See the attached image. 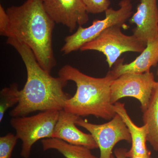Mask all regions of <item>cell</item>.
<instances>
[{
  "instance_id": "6da1fadb",
  "label": "cell",
  "mask_w": 158,
  "mask_h": 158,
  "mask_svg": "<svg viewBox=\"0 0 158 158\" xmlns=\"http://www.w3.org/2000/svg\"><path fill=\"white\" fill-rule=\"evenodd\" d=\"M6 43L19 54L27 73L25 85L20 90L19 102L11 110L10 116H27L37 111L63 110L65 102L71 97L63 90L68 81L59 76L52 77L44 70L24 44L12 38H8Z\"/></svg>"
},
{
  "instance_id": "7a4b0ae2",
  "label": "cell",
  "mask_w": 158,
  "mask_h": 158,
  "mask_svg": "<svg viewBox=\"0 0 158 158\" xmlns=\"http://www.w3.org/2000/svg\"><path fill=\"white\" fill-rule=\"evenodd\" d=\"M6 11L9 23L6 37L27 46L40 66L51 73L56 65L52 47L56 23L46 11L42 0H26Z\"/></svg>"
},
{
  "instance_id": "3957f363",
  "label": "cell",
  "mask_w": 158,
  "mask_h": 158,
  "mask_svg": "<svg viewBox=\"0 0 158 158\" xmlns=\"http://www.w3.org/2000/svg\"><path fill=\"white\" fill-rule=\"evenodd\" d=\"M59 76L74 82L77 88L63 110L79 116L92 115L106 120L116 115L111 102V86L116 79L109 72L104 77H94L66 65L59 70Z\"/></svg>"
},
{
  "instance_id": "277c9868",
  "label": "cell",
  "mask_w": 158,
  "mask_h": 158,
  "mask_svg": "<svg viewBox=\"0 0 158 158\" xmlns=\"http://www.w3.org/2000/svg\"><path fill=\"white\" fill-rule=\"evenodd\" d=\"M59 111H42L31 116L13 117L10 120L16 136L22 142L21 156L29 158L35 142L41 139L52 138Z\"/></svg>"
},
{
  "instance_id": "5b68a950",
  "label": "cell",
  "mask_w": 158,
  "mask_h": 158,
  "mask_svg": "<svg viewBox=\"0 0 158 158\" xmlns=\"http://www.w3.org/2000/svg\"><path fill=\"white\" fill-rule=\"evenodd\" d=\"M118 5L119 9L117 10L112 8L107 9L105 11L104 19L94 20L92 24L88 27L79 26L74 33L65 37V44L61 48V52L64 55H68L79 50L110 27L117 25L124 26L127 21L132 15V4L131 0H121Z\"/></svg>"
},
{
  "instance_id": "8992f818",
  "label": "cell",
  "mask_w": 158,
  "mask_h": 158,
  "mask_svg": "<svg viewBox=\"0 0 158 158\" xmlns=\"http://www.w3.org/2000/svg\"><path fill=\"white\" fill-rule=\"evenodd\" d=\"M123 26L117 25L105 30L95 39L86 44L81 51H98L106 56L109 67L111 68L122 54L127 52L141 53L147 44L134 35L123 33Z\"/></svg>"
},
{
  "instance_id": "52a82bcc",
  "label": "cell",
  "mask_w": 158,
  "mask_h": 158,
  "mask_svg": "<svg viewBox=\"0 0 158 158\" xmlns=\"http://www.w3.org/2000/svg\"><path fill=\"white\" fill-rule=\"evenodd\" d=\"M153 73H127L113 81L111 86V102L114 105L126 97L135 98L141 104L144 112L148 106L153 90L156 85Z\"/></svg>"
},
{
  "instance_id": "ba28073f",
  "label": "cell",
  "mask_w": 158,
  "mask_h": 158,
  "mask_svg": "<svg viewBox=\"0 0 158 158\" xmlns=\"http://www.w3.org/2000/svg\"><path fill=\"white\" fill-rule=\"evenodd\" d=\"M76 124L87 130L93 136L100 151L99 158H112L113 148L120 141L131 142L128 129L117 113L110 121L104 124H93L79 117Z\"/></svg>"
},
{
  "instance_id": "9c48e42d",
  "label": "cell",
  "mask_w": 158,
  "mask_h": 158,
  "mask_svg": "<svg viewBox=\"0 0 158 158\" xmlns=\"http://www.w3.org/2000/svg\"><path fill=\"white\" fill-rule=\"evenodd\" d=\"M46 11L56 23L65 26L72 33L78 25L88 23L89 16L81 0H42Z\"/></svg>"
},
{
  "instance_id": "30bf717a",
  "label": "cell",
  "mask_w": 158,
  "mask_h": 158,
  "mask_svg": "<svg viewBox=\"0 0 158 158\" xmlns=\"http://www.w3.org/2000/svg\"><path fill=\"white\" fill-rule=\"evenodd\" d=\"M157 0H141L137 11L130 20L136 27L133 29V35L147 44L158 35Z\"/></svg>"
},
{
  "instance_id": "8fae6325",
  "label": "cell",
  "mask_w": 158,
  "mask_h": 158,
  "mask_svg": "<svg viewBox=\"0 0 158 158\" xmlns=\"http://www.w3.org/2000/svg\"><path fill=\"white\" fill-rule=\"evenodd\" d=\"M79 117L64 110L59 111L52 138L62 140L73 145L84 146L90 150L98 148L91 134L84 133L77 128L76 122Z\"/></svg>"
},
{
  "instance_id": "7c38bea8",
  "label": "cell",
  "mask_w": 158,
  "mask_h": 158,
  "mask_svg": "<svg viewBox=\"0 0 158 158\" xmlns=\"http://www.w3.org/2000/svg\"><path fill=\"white\" fill-rule=\"evenodd\" d=\"M123 59L117 60L114 68L109 72L115 79L127 73H143L150 71L158 62V35L155 39L147 43L140 56L129 64H123Z\"/></svg>"
},
{
  "instance_id": "4fadbf2b",
  "label": "cell",
  "mask_w": 158,
  "mask_h": 158,
  "mask_svg": "<svg viewBox=\"0 0 158 158\" xmlns=\"http://www.w3.org/2000/svg\"><path fill=\"white\" fill-rule=\"evenodd\" d=\"M113 109L124 121L131 137V147L127 152V158H133L137 156H151V152L148 149L146 145L148 134L147 126L144 124L143 126L139 127L136 125L128 115L124 104L117 102L113 105Z\"/></svg>"
},
{
  "instance_id": "5bb4252c",
  "label": "cell",
  "mask_w": 158,
  "mask_h": 158,
  "mask_svg": "<svg viewBox=\"0 0 158 158\" xmlns=\"http://www.w3.org/2000/svg\"><path fill=\"white\" fill-rule=\"evenodd\" d=\"M143 113L144 124L148 129L147 141L158 152V81L153 90L147 109Z\"/></svg>"
},
{
  "instance_id": "9a60e30c",
  "label": "cell",
  "mask_w": 158,
  "mask_h": 158,
  "mask_svg": "<svg viewBox=\"0 0 158 158\" xmlns=\"http://www.w3.org/2000/svg\"><path fill=\"white\" fill-rule=\"evenodd\" d=\"M41 143L44 151L56 150L66 158H98L88 148L73 145L56 138L42 139Z\"/></svg>"
},
{
  "instance_id": "2e32d148",
  "label": "cell",
  "mask_w": 158,
  "mask_h": 158,
  "mask_svg": "<svg viewBox=\"0 0 158 158\" xmlns=\"http://www.w3.org/2000/svg\"><path fill=\"white\" fill-rule=\"evenodd\" d=\"M20 92L16 83L3 88L0 92V122L2 121L4 115L9 108L19 102Z\"/></svg>"
},
{
  "instance_id": "e0dca14e",
  "label": "cell",
  "mask_w": 158,
  "mask_h": 158,
  "mask_svg": "<svg viewBox=\"0 0 158 158\" xmlns=\"http://www.w3.org/2000/svg\"><path fill=\"white\" fill-rule=\"evenodd\" d=\"M18 139L16 135L12 133L0 137V158H11Z\"/></svg>"
},
{
  "instance_id": "ac0fdd59",
  "label": "cell",
  "mask_w": 158,
  "mask_h": 158,
  "mask_svg": "<svg viewBox=\"0 0 158 158\" xmlns=\"http://www.w3.org/2000/svg\"><path fill=\"white\" fill-rule=\"evenodd\" d=\"M86 7L88 13L99 14L105 12L109 9L111 2L110 0H81Z\"/></svg>"
},
{
  "instance_id": "d6986e66",
  "label": "cell",
  "mask_w": 158,
  "mask_h": 158,
  "mask_svg": "<svg viewBox=\"0 0 158 158\" xmlns=\"http://www.w3.org/2000/svg\"><path fill=\"white\" fill-rule=\"evenodd\" d=\"M9 23V17L6 10L0 5V34L6 37Z\"/></svg>"
},
{
  "instance_id": "ffe728a7",
  "label": "cell",
  "mask_w": 158,
  "mask_h": 158,
  "mask_svg": "<svg viewBox=\"0 0 158 158\" xmlns=\"http://www.w3.org/2000/svg\"><path fill=\"white\" fill-rule=\"evenodd\" d=\"M127 150L124 148H116L114 150V154L116 158H127L126 153ZM112 158H114L112 156Z\"/></svg>"
},
{
  "instance_id": "44dd1931",
  "label": "cell",
  "mask_w": 158,
  "mask_h": 158,
  "mask_svg": "<svg viewBox=\"0 0 158 158\" xmlns=\"http://www.w3.org/2000/svg\"><path fill=\"white\" fill-rule=\"evenodd\" d=\"M157 75H158V70H157Z\"/></svg>"
}]
</instances>
